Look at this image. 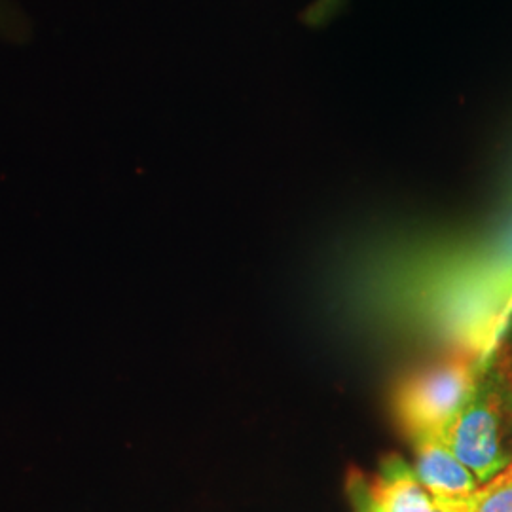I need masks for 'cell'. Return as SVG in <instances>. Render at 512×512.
I'll return each instance as SVG.
<instances>
[{
    "mask_svg": "<svg viewBox=\"0 0 512 512\" xmlns=\"http://www.w3.org/2000/svg\"><path fill=\"white\" fill-rule=\"evenodd\" d=\"M507 469H509V471H511V475H512V465H511V467H507Z\"/></svg>",
    "mask_w": 512,
    "mask_h": 512,
    "instance_id": "9",
    "label": "cell"
},
{
    "mask_svg": "<svg viewBox=\"0 0 512 512\" xmlns=\"http://www.w3.org/2000/svg\"><path fill=\"white\" fill-rule=\"evenodd\" d=\"M16 29V21L12 18V10L8 8L6 0H0V31H12Z\"/></svg>",
    "mask_w": 512,
    "mask_h": 512,
    "instance_id": "7",
    "label": "cell"
},
{
    "mask_svg": "<svg viewBox=\"0 0 512 512\" xmlns=\"http://www.w3.org/2000/svg\"><path fill=\"white\" fill-rule=\"evenodd\" d=\"M446 444L482 484L512 465V368L497 363L442 431Z\"/></svg>",
    "mask_w": 512,
    "mask_h": 512,
    "instance_id": "1",
    "label": "cell"
},
{
    "mask_svg": "<svg viewBox=\"0 0 512 512\" xmlns=\"http://www.w3.org/2000/svg\"><path fill=\"white\" fill-rule=\"evenodd\" d=\"M475 512H512V475L509 469L476 490Z\"/></svg>",
    "mask_w": 512,
    "mask_h": 512,
    "instance_id": "5",
    "label": "cell"
},
{
    "mask_svg": "<svg viewBox=\"0 0 512 512\" xmlns=\"http://www.w3.org/2000/svg\"><path fill=\"white\" fill-rule=\"evenodd\" d=\"M336 2H338V0H319V4H317V8H315L313 14H317L319 18L325 16L332 6H336Z\"/></svg>",
    "mask_w": 512,
    "mask_h": 512,
    "instance_id": "8",
    "label": "cell"
},
{
    "mask_svg": "<svg viewBox=\"0 0 512 512\" xmlns=\"http://www.w3.org/2000/svg\"><path fill=\"white\" fill-rule=\"evenodd\" d=\"M366 490L380 512H433V495L418 473L399 456L384 459Z\"/></svg>",
    "mask_w": 512,
    "mask_h": 512,
    "instance_id": "4",
    "label": "cell"
},
{
    "mask_svg": "<svg viewBox=\"0 0 512 512\" xmlns=\"http://www.w3.org/2000/svg\"><path fill=\"white\" fill-rule=\"evenodd\" d=\"M412 444L416 452L414 471L433 497H461L480 488L476 476L459 461L442 435H423Z\"/></svg>",
    "mask_w": 512,
    "mask_h": 512,
    "instance_id": "3",
    "label": "cell"
},
{
    "mask_svg": "<svg viewBox=\"0 0 512 512\" xmlns=\"http://www.w3.org/2000/svg\"><path fill=\"white\" fill-rule=\"evenodd\" d=\"M476 492L461 497H433V512H475Z\"/></svg>",
    "mask_w": 512,
    "mask_h": 512,
    "instance_id": "6",
    "label": "cell"
},
{
    "mask_svg": "<svg viewBox=\"0 0 512 512\" xmlns=\"http://www.w3.org/2000/svg\"><path fill=\"white\" fill-rule=\"evenodd\" d=\"M478 374L465 359H450L421 368L404 378L395 391V414L410 439L442 435L467 403Z\"/></svg>",
    "mask_w": 512,
    "mask_h": 512,
    "instance_id": "2",
    "label": "cell"
}]
</instances>
